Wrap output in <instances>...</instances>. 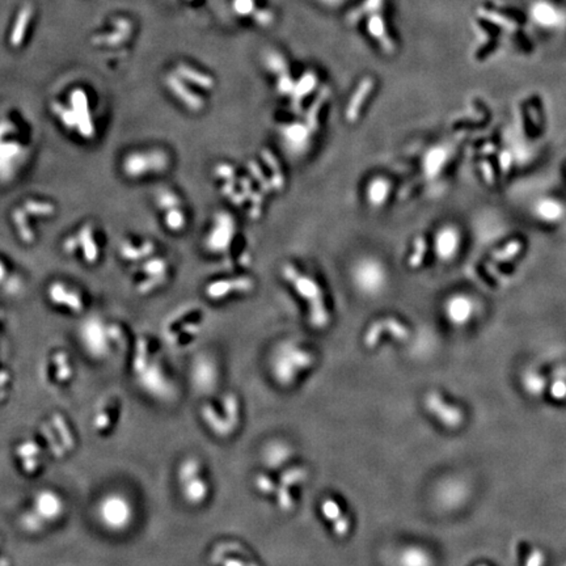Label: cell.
Returning <instances> with one entry per match:
<instances>
[{
	"label": "cell",
	"instance_id": "cell-1",
	"mask_svg": "<svg viewBox=\"0 0 566 566\" xmlns=\"http://www.w3.org/2000/svg\"><path fill=\"white\" fill-rule=\"evenodd\" d=\"M171 155L164 149H135L123 156L122 173L130 180L162 175L169 169Z\"/></svg>",
	"mask_w": 566,
	"mask_h": 566
},
{
	"label": "cell",
	"instance_id": "cell-2",
	"mask_svg": "<svg viewBox=\"0 0 566 566\" xmlns=\"http://www.w3.org/2000/svg\"><path fill=\"white\" fill-rule=\"evenodd\" d=\"M79 337L83 347L93 358H104L110 350L112 343L121 337V329L116 324H108L101 317H88L82 323Z\"/></svg>",
	"mask_w": 566,
	"mask_h": 566
},
{
	"label": "cell",
	"instance_id": "cell-3",
	"mask_svg": "<svg viewBox=\"0 0 566 566\" xmlns=\"http://www.w3.org/2000/svg\"><path fill=\"white\" fill-rule=\"evenodd\" d=\"M17 135L15 123L0 121V180H11L27 159V147Z\"/></svg>",
	"mask_w": 566,
	"mask_h": 566
},
{
	"label": "cell",
	"instance_id": "cell-4",
	"mask_svg": "<svg viewBox=\"0 0 566 566\" xmlns=\"http://www.w3.org/2000/svg\"><path fill=\"white\" fill-rule=\"evenodd\" d=\"M97 518L106 530L121 532L133 521L134 508L125 495L119 493L108 494L99 502Z\"/></svg>",
	"mask_w": 566,
	"mask_h": 566
},
{
	"label": "cell",
	"instance_id": "cell-5",
	"mask_svg": "<svg viewBox=\"0 0 566 566\" xmlns=\"http://www.w3.org/2000/svg\"><path fill=\"white\" fill-rule=\"evenodd\" d=\"M283 275L287 281L293 283L295 288L298 290L299 294L303 298L308 299L311 303V323L316 328H323L328 324V313L324 308L323 303V294L320 287L313 282L311 278L303 277L299 274L298 270L291 267L286 265L283 268Z\"/></svg>",
	"mask_w": 566,
	"mask_h": 566
},
{
	"label": "cell",
	"instance_id": "cell-6",
	"mask_svg": "<svg viewBox=\"0 0 566 566\" xmlns=\"http://www.w3.org/2000/svg\"><path fill=\"white\" fill-rule=\"evenodd\" d=\"M62 249L66 254H75L77 251H82V256L87 264H96L101 252L93 224H83L75 234H70L63 240Z\"/></svg>",
	"mask_w": 566,
	"mask_h": 566
},
{
	"label": "cell",
	"instance_id": "cell-7",
	"mask_svg": "<svg viewBox=\"0 0 566 566\" xmlns=\"http://www.w3.org/2000/svg\"><path fill=\"white\" fill-rule=\"evenodd\" d=\"M180 481L182 495L193 505L204 502L209 495V485L201 476V465L198 460L189 459L180 468Z\"/></svg>",
	"mask_w": 566,
	"mask_h": 566
},
{
	"label": "cell",
	"instance_id": "cell-8",
	"mask_svg": "<svg viewBox=\"0 0 566 566\" xmlns=\"http://www.w3.org/2000/svg\"><path fill=\"white\" fill-rule=\"evenodd\" d=\"M69 106L71 108L73 117H74L75 133L82 139L90 140L96 134L95 123L90 113V100L86 90L82 88H75L71 90L69 97Z\"/></svg>",
	"mask_w": 566,
	"mask_h": 566
},
{
	"label": "cell",
	"instance_id": "cell-9",
	"mask_svg": "<svg viewBox=\"0 0 566 566\" xmlns=\"http://www.w3.org/2000/svg\"><path fill=\"white\" fill-rule=\"evenodd\" d=\"M139 273L142 275V280L136 284V291L142 295H147L167 282L169 264L160 256H152L140 262Z\"/></svg>",
	"mask_w": 566,
	"mask_h": 566
},
{
	"label": "cell",
	"instance_id": "cell-10",
	"mask_svg": "<svg viewBox=\"0 0 566 566\" xmlns=\"http://www.w3.org/2000/svg\"><path fill=\"white\" fill-rule=\"evenodd\" d=\"M63 501L60 495L51 491H41L34 497L33 500V506L30 507L29 513L27 515V519H33L32 523L36 521L42 523V527L58 521L63 513ZM29 528V527H28Z\"/></svg>",
	"mask_w": 566,
	"mask_h": 566
},
{
	"label": "cell",
	"instance_id": "cell-11",
	"mask_svg": "<svg viewBox=\"0 0 566 566\" xmlns=\"http://www.w3.org/2000/svg\"><path fill=\"white\" fill-rule=\"evenodd\" d=\"M312 360L311 354L299 349H290L283 352L282 356H280L275 360L274 366V371L278 382L282 384H290L295 379V375L299 370L311 366Z\"/></svg>",
	"mask_w": 566,
	"mask_h": 566
},
{
	"label": "cell",
	"instance_id": "cell-12",
	"mask_svg": "<svg viewBox=\"0 0 566 566\" xmlns=\"http://www.w3.org/2000/svg\"><path fill=\"white\" fill-rule=\"evenodd\" d=\"M425 408L446 428L454 429L462 425L463 418H464L462 410L445 402L443 396L436 391H432L426 395Z\"/></svg>",
	"mask_w": 566,
	"mask_h": 566
},
{
	"label": "cell",
	"instance_id": "cell-13",
	"mask_svg": "<svg viewBox=\"0 0 566 566\" xmlns=\"http://www.w3.org/2000/svg\"><path fill=\"white\" fill-rule=\"evenodd\" d=\"M47 299L56 307H60L69 312L80 313L84 310V300L82 294L64 282H51L46 291Z\"/></svg>",
	"mask_w": 566,
	"mask_h": 566
},
{
	"label": "cell",
	"instance_id": "cell-14",
	"mask_svg": "<svg viewBox=\"0 0 566 566\" xmlns=\"http://www.w3.org/2000/svg\"><path fill=\"white\" fill-rule=\"evenodd\" d=\"M234 219L228 214H217L214 218V225L206 238V247L211 252L219 254L230 245V241L234 236Z\"/></svg>",
	"mask_w": 566,
	"mask_h": 566
},
{
	"label": "cell",
	"instance_id": "cell-15",
	"mask_svg": "<svg viewBox=\"0 0 566 566\" xmlns=\"http://www.w3.org/2000/svg\"><path fill=\"white\" fill-rule=\"evenodd\" d=\"M164 84L180 103L190 112H199L204 109L205 100L201 96L195 95L193 90L185 84V80H182L175 71L165 75Z\"/></svg>",
	"mask_w": 566,
	"mask_h": 566
},
{
	"label": "cell",
	"instance_id": "cell-16",
	"mask_svg": "<svg viewBox=\"0 0 566 566\" xmlns=\"http://www.w3.org/2000/svg\"><path fill=\"white\" fill-rule=\"evenodd\" d=\"M119 251L122 260L132 264H140L142 261L153 256L156 251V245L151 240L135 241L132 238H126L122 240V243L119 244Z\"/></svg>",
	"mask_w": 566,
	"mask_h": 566
},
{
	"label": "cell",
	"instance_id": "cell-17",
	"mask_svg": "<svg viewBox=\"0 0 566 566\" xmlns=\"http://www.w3.org/2000/svg\"><path fill=\"white\" fill-rule=\"evenodd\" d=\"M383 330H387L395 339L397 340H406L409 337V330L399 323L395 319H384L378 323H375L369 332L366 333L365 343L367 347H373L380 339V334Z\"/></svg>",
	"mask_w": 566,
	"mask_h": 566
},
{
	"label": "cell",
	"instance_id": "cell-18",
	"mask_svg": "<svg viewBox=\"0 0 566 566\" xmlns=\"http://www.w3.org/2000/svg\"><path fill=\"white\" fill-rule=\"evenodd\" d=\"M116 29L109 34H99L92 38L93 45L119 46L127 41L133 33V24L129 19L119 17L113 21Z\"/></svg>",
	"mask_w": 566,
	"mask_h": 566
},
{
	"label": "cell",
	"instance_id": "cell-19",
	"mask_svg": "<svg viewBox=\"0 0 566 566\" xmlns=\"http://www.w3.org/2000/svg\"><path fill=\"white\" fill-rule=\"evenodd\" d=\"M254 288V281L245 277L235 280H223L210 283L206 287V295L210 299H222L232 291H249Z\"/></svg>",
	"mask_w": 566,
	"mask_h": 566
},
{
	"label": "cell",
	"instance_id": "cell-20",
	"mask_svg": "<svg viewBox=\"0 0 566 566\" xmlns=\"http://www.w3.org/2000/svg\"><path fill=\"white\" fill-rule=\"evenodd\" d=\"M34 16V7L30 3H25L17 12L14 27L11 30L10 36V45L14 49H19L24 44V40L27 37V32L29 28L30 21L33 20Z\"/></svg>",
	"mask_w": 566,
	"mask_h": 566
},
{
	"label": "cell",
	"instance_id": "cell-21",
	"mask_svg": "<svg viewBox=\"0 0 566 566\" xmlns=\"http://www.w3.org/2000/svg\"><path fill=\"white\" fill-rule=\"evenodd\" d=\"M321 513L333 524V530L339 537L347 535L350 530V519L343 514L341 507L333 498H327L323 501Z\"/></svg>",
	"mask_w": 566,
	"mask_h": 566
},
{
	"label": "cell",
	"instance_id": "cell-22",
	"mask_svg": "<svg viewBox=\"0 0 566 566\" xmlns=\"http://www.w3.org/2000/svg\"><path fill=\"white\" fill-rule=\"evenodd\" d=\"M531 15L537 24L547 28H554L564 23V15L552 4L544 1L534 4V7L531 8Z\"/></svg>",
	"mask_w": 566,
	"mask_h": 566
},
{
	"label": "cell",
	"instance_id": "cell-23",
	"mask_svg": "<svg viewBox=\"0 0 566 566\" xmlns=\"http://www.w3.org/2000/svg\"><path fill=\"white\" fill-rule=\"evenodd\" d=\"M11 219H12L14 228H15L16 234L20 238V241L23 244H27V245L34 244L36 232H34V230L30 224L29 215L25 212V210L23 209L21 206L16 208L11 214Z\"/></svg>",
	"mask_w": 566,
	"mask_h": 566
},
{
	"label": "cell",
	"instance_id": "cell-24",
	"mask_svg": "<svg viewBox=\"0 0 566 566\" xmlns=\"http://www.w3.org/2000/svg\"><path fill=\"white\" fill-rule=\"evenodd\" d=\"M173 71L179 75L182 80L189 82V83H192V84L202 88V90H212L214 86H215V80L210 75L201 73V71L195 70L189 64L177 63Z\"/></svg>",
	"mask_w": 566,
	"mask_h": 566
},
{
	"label": "cell",
	"instance_id": "cell-25",
	"mask_svg": "<svg viewBox=\"0 0 566 566\" xmlns=\"http://www.w3.org/2000/svg\"><path fill=\"white\" fill-rule=\"evenodd\" d=\"M373 88V80L371 77H366L362 80V83L359 84L358 90H356L354 96L350 100L349 108L346 110V119L349 122H354L357 121L360 106L363 104V101L366 100V97L370 95V92Z\"/></svg>",
	"mask_w": 566,
	"mask_h": 566
},
{
	"label": "cell",
	"instance_id": "cell-26",
	"mask_svg": "<svg viewBox=\"0 0 566 566\" xmlns=\"http://www.w3.org/2000/svg\"><path fill=\"white\" fill-rule=\"evenodd\" d=\"M21 208L25 210V212L32 218H42L49 219L56 215L57 206L51 201L46 199H38V198H29L23 202Z\"/></svg>",
	"mask_w": 566,
	"mask_h": 566
},
{
	"label": "cell",
	"instance_id": "cell-27",
	"mask_svg": "<svg viewBox=\"0 0 566 566\" xmlns=\"http://www.w3.org/2000/svg\"><path fill=\"white\" fill-rule=\"evenodd\" d=\"M163 212V222L164 225L172 232H181L188 223L186 214L184 211L182 205L164 210Z\"/></svg>",
	"mask_w": 566,
	"mask_h": 566
},
{
	"label": "cell",
	"instance_id": "cell-28",
	"mask_svg": "<svg viewBox=\"0 0 566 566\" xmlns=\"http://www.w3.org/2000/svg\"><path fill=\"white\" fill-rule=\"evenodd\" d=\"M402 566H432L430 554L422 548L412 547L402 552L400 557Z\"/></svg>",
	"mask_w": 566,
	"mask_h": 566
},
{
	"label": "cell",
	"instance_id": "cell-29",
	"mask_svg": "<svg viewBox=\"0 0 566 566\" xmlns=\"http://www.w3.org/2000/svg\"><path fill=\"white\" fill-rule=\"evenodd\" d=\"M458 247V236L456 234L446 228L442 232L438 234L436 236V252L443 257V258H448L450 256H452L455 252V248Z\"/></svg>",
	"mask_w": 566,
	"mask_h": 566
},
{
	"label": "cell",
	"instance_id": "cell-30",
	"mask_svg": "<svg viewBox=\"0 0 566 566\" xmlns=\"http://www.w3.org/2000/svg\"><path fill=\"white\" fill-rule=\"evenodd\" d=\"M369 28L371 30L373 37L380 40V44L383 46V49L386 51H392L393 50V44L389 40V37L386 36V30H384V23L382 20L380 16H373L369 24Z\"/></svg>",
	"mask_w": 566,
	"mask_h": 566
},
{
	"label": "cell",
	"instance_id": "cell-31",
	"mask_svg": "<svg viewBox=\"0 0 566 566\" xmlns=\"http://www.w3.org/2000/svg\"><path fill=\"white\" fill-rule=\"evenodd\" d=\"M447 312L455 323H464L469 317L471 306L464 299H456L448 306Z\"/></svg>",
	"mask_w": 566,
	"mask_h": 566
},
{
	"label": "cell",
	"instance_id": "cell-32",
	"mask_svg": "<svg viewBox=\"0 0 566 566\" xmlns=\"http://www.w3.org/2000/svg\"><path fill=\"white\" fill-rule=\"evenodd\" d=\"M545 384H547L545 379L543 376H540L539 373H532V371L526 373L524 378H523L524 389L532 396L541 395L545 389Z\"/></svg>",
	"mask_w": 566,
	"mask_h": 566
},
{
	"label": "cell",
	"instance_id": "cell-33",
	"mask_svg": "<svg viewBox=\"0 0 566 566\" xmlns=\"http://www.w3.org/2000/svg\"><path fill=\"white\" fill-rule=\"evenodd\" d=\"M261 155H262L264 160L267 162V164L269 165V168H270V171H271V173H273V185H274V188H275L277 190H282L283 185H284V179H283L282 173H281L278 162L275 160L274 155H273L270 151H268V149H264V151L261 152Z\"/></svg>",
	"mask_w": 566,
	"mask_h": 566
},
{
	"label": "cell",
	"instance_id": "cell-34",
	"mask_svg": "<svg viewBox=\"0 0 566 566\" xmlns=\"http://www.w3.org/2000/svg\"><path fill=\"white\" fill-rule=\"evenodd\" d=\"M307 476H308V472L303 467L290 468L288 471L283 472V475L281 476V485L290 489L291 487L297 485L299 482H303L307 478Z\"/></svg>",
	"mask_w": 566,
	"mask_h": 566
},
{
	"label": "cell",
	"instance_id": "cell-35",
	"mask_svg": "<svg viewBox=\"0 0 566 566\" xmlns=\"http://www.w3.org/2000/svg\"><path fill=\"white\" fill-rule=\"evenodd\" d=\"M388 193H389V184L384 180L373 181L369 190L370 201L373 205H382L386 201Z\"/></svg>",
	"mask_w": 566,
	"mask_h": 566
},
{
	"label": "cell",
	"instance_id": "cell-36",
	"mask_svg": "<svg viewBox=\"0 0 566 566\" xmlns=\"http://www.w3.org/2000/svg\"><path fill=\"white\" fill-rule=\"evenodd\" d=\"M328 88L321 90V93L319 95V97H317L316 101L313 103L311 109L308 110V113H307V125H308V127H310L311 130H316V129H317V114H319V110H320V108H321V104L328 99Z\"/></svg>",
	"mask_w": 566,
	"mask_h": 566
},
{
	"label": "cell",
	"instance_id": "cell-37",
	"mask_svg": "<svg viewBox=\"0 0 566 566\" xmlns=\"http://www.w3.org/2000/svg\"><path fill=\"white\" fill-rule=\"evenodd\" d=\"M426 254V240L423 238H417L415 241V254H412L409 260V265L412 268H418L422 264L423 256Z\"/></svg>",
	"mask_w": 566,
	"mask_h": 566
},
{
	"label": "cell",
	"instance_id": "cell-38",
	"mask_svg": "<svg viewBox=\"0 0 566 566\" xmlns=\"http://www.w3.org/2000/svg\"><path fill=\"white\" fill-rule=\"evenodd\" d=\"M521 244L519 241H511L510 244H507L506 247L498 252H495L493 258L495 261H507L510 258H513L514 256H517L518 252L521 251Z\"/></svg>",
	"mask_w": 566,
	"mask_h": 566
},
{
	"label": "cell",
	"instance_id": "cell-39",
	"mask_svg": "<svg viewBox=\"0 0 566 566\" xmlns=\"http://www.w3.org/2000/svg\"><path fill=\"white\" fill-rule=\"evenodd\" d=\"M256 487L264 494H275L278 488L267 475H258L256 477Z\"/></svg>",
	"mask_w": 566,
	"mask_h": 566
},
{
	"label": "cell",
	"instance_id": "cell-40",
	"mask_svg": "<svg viewBox=\"0 0 566 566\" xmlns=\"http://www.w3.org/2000/svg\"><path fill=\"white\" fill-rule=\"evenodd\" d=\"M249 171H251V173L254 175L256 180L258 181V184H260V186H261V190H264L265 193H269L270 190H271V186H270V184H269L268 180L265 179V175L261 172V168L258 167L257 163H254V162H251L249 164Z\"/></svg>",
	"mask_w": 566,
	"mask_h": 566
},
{
	"label": "cell",
	"instance_id": "cell-41",
	"mask_svg": "<svg viewBox=\"0 0 566 566\" xmlns=\"http://www.w3.org/2000/svg\"><path fill=\"white\" fill-rule=\"evenodd\" d=\"M551 395L557 399V400H563L566 397V382L564 379H557L553 382L551 387Z\"/></svg>",
	"mask_w": 566,
	"mask_h": 566
},
{
	"label": "cell",
	"instance_id": "cell-42",
	"mask_svg": "<svg viewBox=\"0 0 566 566\" xmlns=\"http://www.w3.org/2000/svg\"><path fill=\"white\" fill-rule=\"evenodd\" d=\"M215 175L221 179L234 181L235 180V169L231 165L219 164L215 168Z\"/></svg>",
	"mask_w": 566,
	"mask_h": 566
},
{
	"label": "cell",
	"instance_id": "cell-43",
	"mask_svg": "<svg viewBox=\"0 0 566 566\" xmlns=\"http://www.w3.org/2000/svg\"><path fill=\"white\" fill-rule=\"evenodd\" d=\"M234 7H235V10H236L238 14L248 15V14H251V12L254 11V0H235V1H234Z\"/></svg>",
	"mask_w": 566,
	"mask_h": 566
},
{
	"label": "cell",
	"instance_id": "cell-44",
	"mask_svg": "<svg viewBox=\"0 0 566 566\" xmlns=\"http://www.w3.org/2000/svg\"><path fill=\"white\" fill-rule=\"evenodd\" d=\"M544 564V554L543 552L535 551L531 552V554L528 556L527 561H526V566H543Z\"/></svg>",
	"mask_w": 566,
	"mask_h": 566
},
{
	"label": "cell",
	"instance_id": "cell-45",
	"mask_svg": "<svg viewBox=\"0 0 566 566\" xmlns=\"http://www.w3.org/2000/svg\"><path fill=\"white\" fill-rule=\"evenodd\" d=\"M382 3H383V0H367V1L365 3V5L359 10L360 12L358 14L357 19L359 16L366 14V12H373V11L379 10L380 5H382Z\"/></svg>",
	"mask_w": 566,
	"mask_h": 566
},
{
	"label": "cell",
	"instance_id": "cell-46",
	"mask_svg": "<svg viewBox=\"0 0 566 566\" xmlns=\"http://www.w3.org/2000/svg\"><path fill=\"white\" fill-rule=\"evenodd\" d=\"M12 274H10V270L7 264L0 258V287H3L5 283L10 281Z\"/></svg>",
	"mask_w": 566,
	"mask_h": 566
},
{
	"label": "cell",
	"instance_id": "cell-47",
	"mask_svg": "<svg viewBox=\"0 0 566 566\" xmlns=\"http://www.w3.org/2000/svg\"><path fill=\"white\" fill-rule=\"evenodd\" d=\"M481 171H482V175H484V177L487 180V182L488 184H493L494 182V173H493V168L492 165L489 162H482L481 163Z\"/></svg>",
	"mask_w": 566,
	"mask_h": 566
},
{
	"label": "cell",
	"instance_id": "cell-48",
	"mask_svg": "<svg viewBox=\"0 0 566 566\" xmlns=\"http://www.w3.org/2000/svg\"><path fill=\"white\" fill-rule=\"evenodd\" d=\"M500 164H501L502 172L506 173L508 168H510V164H511V158H510V153H508V152H504V153L501 155V158H500Z\"/></svg>",
	"mask_w": 566,
	"mask_h": 566
},
{
	"label": "cell",
	"instance_id": "cell-49",
	"mask_svg": "<svg viewBox=\"0 0 566 566\" xmlns=\"http://www.w3.org/2000/svg\"><path fill=\"white\" fill-rule=\"evenodd\" d=\"M271 19H273V15H271V14H269V12H267V11H264V12H261V14H257V15H256V20H257L260 24H264V25L269 24Z\"/></svg>",
	"mask_w": 566,
	"mask_h": 566
},
{
	"label": "cell",
	"instance_id": "cell-50",
	"mask_svg": "<svg viewBox=\"0 0 566 566\" xmlns=\"http://www.w3.org/2000/svg\"><path fill=\"white\" fill-rule=\"evenodd\" d=\"M223 566H256V565H251V564H247V563H244V561H241V560H238V558H225L223 561Z\"/></svg>",
	"mask_w": 566,
	"mask_h": 566
},
{
	"label": "cell",
	"instance_id": "cell-51",
	"mask_svg": "<svg viewBox=\"0 0 566 566\" xmlns=\"http://www.w3.org/2000/svg\"><path fill=\"white\" fill-rule=\"evenodd\" d=\"M494 149H494V146H492V145H487L485 149H482V152H484V153H491V152H494Z\"/></svg>",
	"mask_w": 566,
	"mask_h": 566
},
{
	"label": "cell",
	"instance_id": "cell-52",
	"mask_svg": "<svg viewBox=\"0 0 566 566\" xmlns=\"http://www.w3.org/2000/svg\"><path fill=\"white\" fill-rule=\"evenodd\" d=\"M478 566H487V565H478Z\"/></svg>",
	"mask_w": 566,
	"mask_h": 566
}]
</instances>
